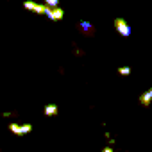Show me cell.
<instances>
[{
    "instance_id": "7a4b0ae2",
    "label": "cell",
    "mask_w": 152,
    "mask_h": 152,
    "mask_svg": "<svg viewBox=\"0 0 152 152\" xmlns=\"http://www.w3.org/2000/svg\"><path fill=\"white\" fill-rule=\"evenodd\" d=\"M45 15H47V18L50 20V22H59V20H63V16H64V11L63 9H59V6H56V7H47V11H45Z\"/></svg>"
},
{
    "instance_id": "8fae6325",
    "label": "cell",
    "mask_w": 152,
    "mask_h": 152,
    "mask_svg": "<svg viewBox=\"0 0 152 152\" xmlns=\"http://www.w3.org/2000/svg\"><path fill=\"white\" fill-rule=\"evenodd\" d=\"M43 2H45L47 6H50V7H56V6H59V0H43Z\"/></svg>"
},
{
    "instance_id": "ba28073f",
    "label": "cell",
    "mask_w": 152,
    "mask_h": 152,
    "mask_svg": "<svg viewBox=\"0 0 152 152\" xmlns=\"http://www.w3.org/2000/svg\"><path fill=\"white\" fill-rule=\"evenodd\" d=\"M47 7H48V6H47L45 2H43V4H38V6H36V9H34V13H38V15H43V13L47 11Z\"/></svg>"
},
{
    "instance_id": "30bf717a",
    "label": "cell",
    "mask_w": 152,
    "mask_h": 152,
    "mask_svg": "<svg viewBox=\"0 0 152 152\" xmlns=\"http://www.w3.org/2000/svg\"><path fill=\"white\" fill-rule=\"evenodd\" d=\"M31 131H32V125L31 124H23L22 125V134H29Z\"/></svg>"
},
{
    "instance_id": "3957f363",
    "label": "cell",
    "mask_w": 152,
    "mask_h": 152,
    "mask_svg": "<svg viewBox=\"0 0 152 152\" xmlns=\"http://www.w3.org/2000/svg\"><path fill=\"white\" fill-rule=\"evenodd\" d=\"M150 100H152V88L147 90V91H143V93L140 95V104H141L143 107H148V106H150Z\"/></svg>"
},
{
    "instance_id": "52a82bcc",
    "label": "cell",
    "mask_w": 152,
    "mask_h": 152,
    "mask_svg": "<svg viewBox=\"0 0 152 152\" xmlns=\"http://www.w3.org/2000/svg\"><path fill=\"white\" fill-rule=\"evenodd\" d=\"M36 6H38V4H36V2H32V0H27V2H23V7H25L27 11H34V9H36Z\"/></svg>"
},
{
    "instance_id": "6da1fadb",
    "label": "cell",
    "mask_w": 152,
    "mask_h": 152,
    "mask_svg": "<svg viewBox=\"0 0 152 152\" xmlns=\"http://www.w3.org/2000/svg\"><path fill=\"white\" fill-rule=\"evenodd\" d=\"M115 31L120 34V36H124V38H129L131 36V27H129V23L124 20V18H115Z\"/></svg>"
},
{
    "instance_id": "5b68a950",
    "label": "cell",
    "mask_w": 152,
    "mask_h": 152,
    "mask_svg": "<svg viewBox=\"0 0 152 152\" xmlns=\"http://www.w3.org/2000/svg\"><path fill=\"white\" fill-rule=\"evenodd\" d=\"M79 25H81V29L84 31V34H88V36H93V34H95V29L91 27L90 22H79Z\"/></svg>"
},
{
    "instance_id": "277c9868",
    "label": "cell",
    "mask_w": 152,
    "mask_h": 152,
    "mask_svg": "<svg viewBox=\"0 0 152 152\" xmlns=\"http://www.w3.org/2000/svg\"><path fill=\"white\" fill-rule=\"evenodd\" d=\"M57 113H59L57 104H47V106L43 107V115H45V116H56Z\"/></svg>"
},
{
    "instance_id": "8992f818",
    "label": "cell",
    "mask_w": 152,
    "mask_h": 152,
    "mask_svg": "<svg viewBox=\"0 0 152 152\" xmlns=\"http://www.w3.org/2000/svg\"><path fill=\"white\" fill-rule=\"evenodd\" d=\"M9 131L18 134V136H22V125H18V124H9Z\"/></svg>"
},
{
    "instance_id": "9c48e42d",
    "label": "cell",
    "mask_w": 152,
    "mask_h": 152,
    "mask_svg": "<svg viewBox=\"0 0 152 152\" xmlns=\"http://www.w3.org/2000/svg\"><path fill=\"white\" fill-rule=\"evenodd\" d=\"M118 73H122V75H131V66H120V68H118Z\"/></svg>"
}]
</instances>
